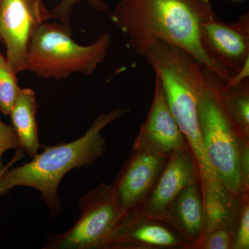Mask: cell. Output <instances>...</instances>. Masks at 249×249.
Returning a JSON list of instances; mask_svg holds the SVG:
<instances>
[{"label":"cell","instance_id":"6da1fadb","mask_svg":"<svg viewBox=\"0 0 249 249\" xmlns=\"http://www.w3.org/2000/svg\"><path fill=\"white\" fill-rule=\"evenodd\" d=\"M109 16L129 48L139 55L152 42L163 40L186 51L224 81L232 76L201 47V24L216 16L211 4L203 0H119Z\"/></svg>","mask_w":249,"mask_h":249},{"label":"cell","instance_id":"2e32d148","mask_svg":"<svg viewBox=\"0 0 249 249\" xmlns=\"http://www.w3.org/2000/svg\"><path fill=\"white\" fill-rule=\"evenodd\" d=\"M235 229L236 226L218 229L203 236L192 249H232Z\"/></svg>","mask_w":249,"mask_h":249},{"label":"cell","instance_id":"d6986e66","mask_svg":"<svg viewBox=\"0 0 249 249\" xmlns=\"http://www.w3.org/2000/svg\"><path fill=\"white\" fill-rule=\"evenodd\" d=\"M18 148H20V146L14 128L0 119V171L6 166L2 161L5 152L11 149Z\"/></svg>","mask_w":249,"mask_h":249},{"label":"cell","instance_id":"cb8c5ba5","mask_svg":"<svg viewBox=\"0 0 249 249\" xmlns=\"http://www.w3.org/2000/svg\"><path fill=\"white\" fill-rule=\"evenodd\" d=\"M231 1H245V0H231Z\"/></svg>","mask_w":249,"mask_h":249},{"label":"cell","instance_id":"ba28073f","mask_svg":"<svg viewBox=\"0 0 249 249\" xmlns=\"http://www.w3.org/2000/svg\"><path fill=\"white\" fill-rule=\"evenodd\" d=\"M199 38L203 50L212 61L231 72L240 71L249 58V14L225 23L217 16L201 24Z\"/></svg>","mask_w":249,"mask_h":249},{"label":"cell","instance_id":"30bf717a","mask_svg":"<svg viewBox=\"0 0 249 249\" xmlns=\"http://www.w3.org/2000/svg\"><path fill=\"white\" fill-rule=\"evenodd\" d=\"M134 145L146 147L168 156L173 152L188 147L157 76L151 107L146 119L141 126Z\"/></svg>","mask_w":249,"mask_h":249},{"label":"cell","instance_id":"3957f363","mask_svg":"<svg viewBox=\"0 0 249 249\" xmlns=\"http://www.w3.org/2000/svg\"><path fill=\"white\" fill-rule=\"evenodd\" d=\"M111 41L110 34L104 33L89 45H78L72 38L70 24L44 22L31 37L23 71L55 80L91 74L107 56Z\"/></svg>","mask_w":249,"mask_h":249},{"label":"cell","instance_id":"44dd1931","mask_svg":"<svg viewBox=\"0 0 249 249\" xmlns=\"http://www.w3.org/2000/svg\"><path fill=\"white\" fill-rule=\"evenodd\" d=\"M249 58L244 64L243 67L240 71L233 75L227 82H225V85L227 87L232 86L242 83L244 80L249 79Z\"/></svg>","mask_w":249,"mask_h":249},{"label":"cell","instance_id":"52a82bcc","mask_svg":"<svg viewBox=\"0 0 249 249\" xmlns=\"http://www.w3.org/2000/svg\"><path fill=\"white\" fill-rule=\"evenodd\" d=\"M169 156L134 145L113 183L122 217L139 211L147 200Z\"/></svg>","mask_w":249,"mask_h":249},{"label":"cell","instance_id":"4fadbf2b","mask_svg":"<svg viewBox=\"0 0 249 249\" xmlns=\"http://www.w3.org/2000/svg\"><path fill=\"white\" fill-rule=\"evenodd\" d=\"M37 109L36 93L30 88H21L9 113L11 126L17 135L19 146L31 158L38 153L40 147L36 120Z\"/></svg>","mask_w":249,"mask_h":249},{"label":"cell","instance_id":"ac0fdd59","mask_svg":"<svg viewBox=\"0 0 249 249\" xmlns=\"http://www.w3.org/2000/svg\"><path fill=\"white\" fill-rule=\"evenodd\" d=\"M249 249V194L241 199L232 249Z\"/></svg>","mask_w":249,"mask_h":249},{"label":"cell","instance_id":"277c9868","mask_svg":"<svg viewBox=\"0 0 249 249\" xmlns=\"http://www.w3.org/2000/svg\"><path fill=\"white\" fill-rule=\"evenodd\" d=\"M206 80L198 96L199 127L205 150L219 179L235 199L249 194L239 167V136L219 94V77L204 67Z\"/></svg>","mask_w":249,"mask_h":249},{"label":"cell","instance_id":"9a60e30c","mask_svg":"<svg viewBox=\"0 0 249 249\" xmlns=\"http://www.w3.org/2000/svg\"><path fill=\"white\" fill-rule=\"evenodd\" d=\"M16 76L6 58L0 53V111L4 115H9L21 89Z\"/></svg>","mask_w":249,"mask_h":249},{"label":"cell","instance_id":"8fae6325","mask_svg":"<svg viewBox=\"0 0 249 249\" xmlns=\"http://www.w3.org/2000/svg\"><path fill=\"white\" fill-rule=\"evenodd\" d=\"M165 223L142 216L139 211L124 216L107 249H190Z\"/></svg>","mask_w":249,"mask_h":249},{"label":"cell","instance_id":"7c38bea8","mask_svg":"<svg viewBox=\"0 0 249 249\" xmlns=\"http://www.w3.org/2000/svg\"><path fill=\"white\" fill-rule=\"evenodd\" d=\"M204 206L200 183L187 187L170 206L165 224L192 249L204 232Z\"/></svg>","mask_w":249,"mask_h":249},{"label":"cell","instance_id":"5b68a950","mask_svg":"<svg viewBox=\"0 0 249 249\" xmlns=\"http://www.w3.org/2000/svg\"><path fill=\"white\" fill-rule=\"evenodd\" d=\"M80 216L61 234H52L45 249H107L123 219L113 185L100 183L79 201Z\"/></svg>","mask_w":249,"mask_h":249},{"label":"cell","instance_id":"5bb4252c","mask_svg":"<svg viewBox=\"0 0 249 249\" xmlns=\"http://www.w3.org/2000/svg\"><path fill=\"white\" fill-rule=\"evenodd\" d=\"M219 94L229 119L239 134L249 138V80L227 87L219 78Z\"/></svg>","mask_w":249,"mask_h":249},{"label":"cell","instance_id":"e0dca14e","mask_svg":"<svg viewBox=\"0 0 249 249\" xmlns=\"http://www.w3.org/2000/svg\"><path fill=\"white\" fill-rule=\"evenodd\" d=\"M83 1H86L96 12L104 14L110 12L109 6L103 0H60L51 11L52 18L59 19L60 22L70 24L71 16L75 6Z\"/></svg>","mask_w":249,"mask_h":249},{"label":"cell","instance_id":"603a6c76","mask_svg":"<svg viewBox=\"0 0 249 249\" xmlns=\"http://www.w3.org/2000/svg\"><path fill=\"white\" fill-rule=\"evenodd\" d=\"M203 1H205L206 3H207V4H211V0H203Z\"/></svg>","mask_w":249,"mask_h":249},{"label":"cell","instance_id":"9c48e42d","mask_svg":"<svg viewBox=\"0 0 249 249\" xmlns=\"http://www.w3.org/2000/svg\"><path fill=\"white\" fill-rule=\"evenodd\" d=\"M200 183L199 170L189 147L170 154L153 189L139 212L165 223L170 206L187 187Z\"/></svg>","mask_w":249,"mask_h":249},{"label":"cell","instance_id":"7402d4cb","mask_svg":"<svg viewBox=\"0 0 249 249\" xmlns=\"http://www.w3.org/2000/svg\"><path fill=\"white\" fill-rule=\"evenodd\" d=\"M23 150L22 149L19 148V150H18V152H16V155H15L14 157H13L12 160H11V161L9 162V163H8L7 165L5 166V168L4 169H2L0 171V178H1V176H2L3 174L5 173V172L9 168H11V166H12L13 165H14V163H16V162L18 161V160H20V159H22L23 157ZM0 195H2V192H1V186H0Z\"/></svg>","mask_w":249,"mask_h":249},{"label":"cell","instance_id":"8992f818","mask_svg":"<svg viewBox=\"0 0 249 249\" xmlns=\"http://www.w3.org/2000/svg\"><path fill=\"white\" fill-rule=\"evenodd\" d=\"M52 18L43 0H0V40L6 60L16 75L23 71L31 37L41 24Z\"/></svg>","mask_w":249,"mask_h":249},{"label":"cell","instance_id":"7a4b0ae2","mask_svg":"<svg viewBox=\"0 0 249 249\" xmlns=\"http://www.w3.org/2000/svg\"><path fill=\"white\" fill-rule=\"evenodd\" d=\"M127 111L128 109L119 108L101 113L80 138L55 146H44L43 151L38 152L30 161L9 168L0 178L2 194L16 186L34 188L40 192L51 215L58 217L62 212L58 195L62 178L72 170L96 164L106 149L101 131Z\"/></svg>","mask_w":249,"mask_h":249},{"label":"cell","instance_id":"ffe728a7","mask_svg":"<svg viewBox=\"0 0 249 249\" xmlns=\"http://www.w3.org/2000/svg\"><path fill=\"white\" fill-rule=\"evenodd\" d=\"M239 167L244 184L249 191V139L239 136Z\"/></svg>","mask_w":249,"mask_h":249}]
</instances>
